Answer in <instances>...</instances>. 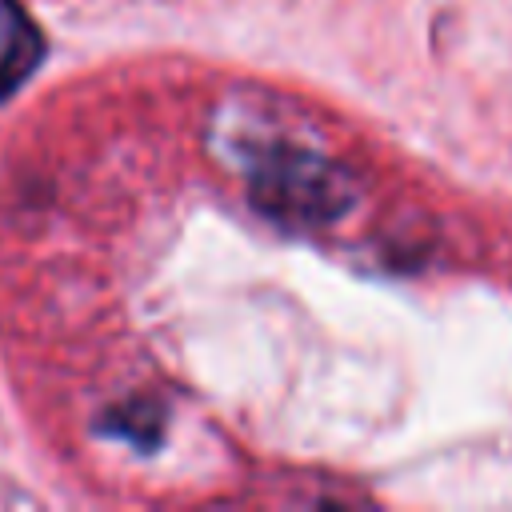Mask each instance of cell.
Returning <instances> with one entry per match:
<instances>
[{
    "instance_id": "1",
    "label": "cell",
    "mask_w": 512,
    "mask_h": 512,
    "mask_svg": "<svg viewBox=\"0 0 512 512\" xmlns=\"http://www.w3.org/2000/svg\"><path fill=\"white\" fill-rule=\"evenodd\" d=\"M252 204L284 224H328L348 212V176L316 152L268 148L252 168Z\"/></svg>"
},
{
    "instance_id": "2",
    "label": "cell",
    "mask_w": 512,
    "mask_h": 512,
    "mask_svg": "<svg viewBox=\"0 0 512 512\" xmlns=\"http://www.w3.org/2000/svg\"><path fill=\"white\" fill-rule=\"evenodd\" d=\"M44 56V40L16 0H0V100L12 96Z\"/></svg>"
}]
</instances>
